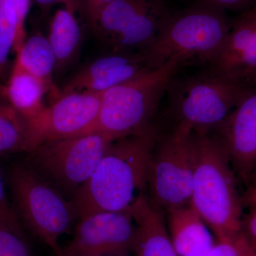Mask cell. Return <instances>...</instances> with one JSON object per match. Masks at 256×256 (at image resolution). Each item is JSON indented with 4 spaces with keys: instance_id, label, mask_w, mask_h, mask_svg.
I'll return each instance as SVG.
<instances>
[{
    "instance_id": "cell-1",
    "label": "cell",
    "mask_w": 256,
    "mask_h": 256,
    "mask_svg": "<svg viewBox=\"0 0 256 256\" xmlns=\"http://www.w3.org/2000/svg\"><path fill=\"white\" fill-rule=\"evenodd\" d=\"M158 134L154 126L110 143L92 176L70 200L78 220L96 212L131 210L148 195V168Z\"/></svg>"
},
{
    "instance_id": "cell-2",
    "label": "cell",
    "mask_w": 256,
    "mask_h": 256,
    "mask_svg": "<svg viewBox=\"0 0 256 256\" xmlns=\"http://www.w3.org/2000/svg\"><path fill=\"white\" fill-rule=\"evenodd\" d=\"M194 168L191 205L217 240L242 234V200L235 172L220 138L192 132Z\"/></svg>"
},
{
    "instance_id": "cell-3",
    "label": "cell",
    "mask_w": 256,
    "mask_h": 256,
    "mask_svg": "<svg viewBox=\"0 0 256 256\" xmlns=\"http://www.w3.org/2000/svg\"><path fill=\"white\" fill-rule=\"evenodd\" d=\"M232 25L223 10L204 4L172 12L154 44L146 50L152 68L178 60L210 66L223 46Z\"/></svg>"
},
{
    "instance_id": "cell-4",
    "label": "cell",
    "mask_w": 256,
    "mask_h": 256,
    "mask_svg": "<svg viewBox=\"0 0 256 256\" xmlns=\"http://www.w3.org/2000/svg\"><path fill=\"white\" fill-rule=\"evenodd\" d=\"M183 67L171 60L102 92L100 114L92 132L112 140L142 134L154 128L152 119L170 82Z\"/></svg>"
},
{
    "instance_id": "cell-5",
    "label": "cell",
    "mask_w": 256,
    "mask_h": 256,
    "mask_svg": "<svg viewBox=\"0 0 256 256\" xmlns=\"http://www.w3.org/2000/svg\"><path fill=\"white\" fill-rule=\"evenodd\" d=\"M166 90L174 126H184L192 132L216 129L252 94L245 82L229 78L210 68L182 78L175 76Z\"/></svg>"
},
{
    "instance_id": "cell-6",
    "label": "cell",
    "mask_w": 256,
    "mask_h": 256,
    "mask_svg": "<svg viewBox=\"0 0 256 256\" xmlns=\"http://www.w3.org/2000/svg\"><path fill=\"white\" fill-rule=\"evenodd\" d=\"M8 183L21 223L60 256V237L70 234L78 220L72 201L37 174L26 160L10 166Z\"/></svg>"
},
{
    "instance_id": "cell-7",
    "label": "cell",
    "mask_w": 256,
    "mask_h": 256,
    "mask_svg": "<svg viewBox=\"0 0 256 256\" xmlns=\"http://www.w3.org/2000/svg\"><path fill=\"white\" fill-rule=\"evenodd\" d=\"M194 156L192 132L174 126L158 134L148 174V196L163 212L191 204Z\"/></svg>"
},
{
    "instance_id": "cell-8",
    "label": "cell",
    "mask_w": 256,
    "mask_h": 256,
    "mask_svg": "<svg viewBox=\"0 0 256 256\" xmlns=\"http://www.w3.org/2000/svg\"><path fill=\"white\" fill-rule=\"evenodd\" d=\"M112 141L97 132L50 141L28 153L26 161L37 174L70 200L92 176Z\"/></svg>"
},
{
    "instance_id": "cell-9",
    "label": "cell",
    "mask_w": 256,
    "mask_h": 256,
    "mask_svg": "<svg viewBox=\"0 0 256 256\" xmlns=\"http://www.w3.org/2000/svg\"><path fill=\"white\" fill-rule=\"evenodd\" d=\"M172 12L164 0H112L94 31L110 52H146Z\"/></svg>"
},
{
    "instance_id": "cell-10",
    "label": "cell",
    "mask_w": 256,
    "mask_h": 256,
    "mask_svg": "<svg viewBox=\"0 0 256 256\" xmlns=\"http://www.w3.org/2000/svg\"><path fill=\"white\" fill-rule=\"evenodd\" d=\"M102 92L62 94L44 106L28 120L26 153L43 143L92 133L100 114Z\"/></svg>"
},
{
    "instance_id": "cell-11",
    "label": "cell",
    "mask_w": 256,
    "mask_h": 256,
    "mask_svg": "<svg viewBox=\"0 0 256 256\" xmlns=\"http://www.w3.org/2000/svg\"><path fill=\"white\" fill-rule=\"evenodd\" d=\"M136 235L132 210L96 212L78 220L60 256H130Z\"/></svg>"
},
{
    "instance_id": "cell-12",
    "label": "cell",
    "mask_w": 256,
    "mask_h": 256,
    "mask_svg": "<svg viewBox=\"0 0 256 256\" xmlns=\"http://www.w3.org/2000/svg\"><path fill=\"white\" fill-rule=\"evenodd\" d=\"M152 70L146 52H110L88 64L62 90L70 92H102Z\"/></svg>"
},
{
    "instance_id": "cell-13",
    "label": "cell",
    "mask_w": 256,
    "mask_h": 256,
    "mask_svg": "<svg viewBox=\"0 0 256 256\" xmlns=\"http://www.w3.org/2000/svg\"><path fill=\"white\" fill-rule=\"evenodd\" d=\"M214 130L234 172L250 180L256 170V94L244 98Z\"/></svg>"
},
{
    "instance_id": "cell-14",
    "label": "cell",
    "mask_w": 256,
    "mask_h": 256,
    "mask_svg": "<svg viewBox=\"0 0 256 256\" xmlns=\"http://www.w3.org/2000/svg\"><path fill=\"white\" fill-rule=\"evenodd\" d=\"M208 68L246 82L256 72V10L242 14L230 26L220 53Z\"/></svg>"
},
{
    "instance_id": "cell-15",
    "label": "cell",
    "mask_w": 256,
    "mask_h": 256,
    "mask_svg": "<svg viewBox=\"0 0 256 256\" xmlns=\"http://www.w3.org/2000/svg\"><path fill=\"white\" fill-rule=\"evenodd\" d=\"M172 244L178 256H205L217 240L191 204L165 212Z\"/></svg>"
},
{
    "instance_id": "cell-16",
    "label": "cell",
    "mask_w": 256,
    "mask_h": 256,
    "mask_svg": "<svg viewBox=\"0 0 256 256\" xmlns=\"http://www.w3.org/2000/svg\"><path fill=\"white\" fill-rule=\"evenodd\" d=\"M137 226L134 256H178L168 233L164 212L144 195L131 208Z\"/></svg>"
},
{
    "instance_id": "cell-17",
    "label": "cell",
    "mask_w": 256,
    "mask_h": 256,
    "mask_svg": "<svg viewBox=\"0 0 256 256\" xmlns=\"http://www.w3.org/2000/svg\"><path fill=\"white\" fill-rule=\"evenodd\" d=\"M75 12L64 6L56 12L50 21L47 38L56 60L55 73L65 72L78 57L82 33Z\"/></svg>"
},
{
    "instance_id": "cell-18",
    "label": "cell",
    "mask_w": 256,
    "mask_h": 256,
    "mask_svg": "<svg viewBox=\"0 0 256 256\" xmlns=\"http://www.w3.org/2000/svg\"><path fill=\"white\" fill-rule=\"evenodd\" d=\"M4 86L10 102L28 120L44 107L43 99L48 88L26 72L16 58Z\"/></svg>"
},
{
    "instance_id": "cell-19",
    "label": "cell",
    "mask_w": 256,
    "mask_h": 256,
    "mask_svg": "<svg viewBox=\"0 0 256 256\" xmlns=\"http://www.w3.org/2000/svg\"><path fill=\"white\" fill-rule=\"evenodd\" d=\"M16 60L26 72L46 86L52 96V102L62 96V90L54 82L56 60L47 37L41 33H36L26 38L16 54Z\"/></svg>"
},
{
    "instance_id": "cell-20",
    "label": "cell",
    "mask_w": 256,
    "mask_h": 256,
    "mask_svg": "<svg viewBox=\"0 0 256 256\" xmlns=\"http://www.w3.org/2000/svg\"><path fill=\"white\" fill-rule=\"evenodd\" d=\"M28 120L12 105L0 84V156L28 151Z\"/></svg>"
},
{
    "instance_id": "cell-21",
    "label": "cell",
    "mask_w": 256,
    "mask_h": 256,
    "mask_svg": "<svg viewBox=\"0 0 256 256\" xmlns=\"http://www.w3.org/2000/svg\"><path fill=\"white\" fill-rule=\"evenodd\" d=\"M18 32L16 12L10 0H0V84H6L12 67L9 56Z\"/></svg>"
},
{
    "instance_id": "cell-22",
    "label": "cell",
    "mask_w": 256,
    "mask_h": 256,
    "mask_svg": "<svg viewBox=\"0 0 256 256\" xmlns=\"http://www.w3.org/2000/svg\"><path fill=\"white\" fill-rule=\"evenodd\" d=\"M0 256H34L24 233L0 224Z\"/></svg>"
},
{
    "instance_id": "cell-23",
    "label": "cell",
    "mask_w": 256,
    "mask_h": 256,
    "mask_svg": "<svg viewBox=\"0 0 256 256\" xmlns=\"http://www.w3.org/2000/svg\"><path fill=\"white\" fill-rule=\"evenodd\" d=\"M250 244L242 233L235 238L217 240L205 256H248Z\"/></svg>"
},
{
    "instance_id": "cell-24",
    "label": "cell",
    "mask_w": 256,
    "mask_h": 256,
    "mask_svg": "<svg viewBox=\"0 0 256 256\" xmlns=\"http://www.w3.org/2000/svg\"><path fill=\"white\" fill-rule=\"evenodd\" d=\"M0 224L14 229L18 232H24L22 225L18 218L12 202L10 201L4 180L0 174Z\"/></svg>"
},
{
    "instance_id": "cell-25",
    "label": "cell",
    "mask_w": 256,
    "mask_h": 256,
    "mask_svg": "<svg viewBox=\"0 0 256 256\" xmlns=\"http://www.w3.org/2000/svg\"><path fill=\"white\" fill-rule=\"evenodd\" d=\"M14 6L18 18V32L14 46L15 53H18L26 38L25 22L28 11H30L31 0H10Z\"/></svg>"
},
{
    "instance_id": "cell-26",
    "label": "cell",
    "mask_w": 256,
    "mask_h": 256,
    "mask_svg": "<svg viewBox=\"0 0 256 256\" xmlns=\"http://www.w3.org/2000/svg\"><path fill=\"white\" fill-rule=\"evenodd\" d=\"M112 0H82V5L88 23L92 30L95 28L99 16Z\"/></svg>"
},
{
    "instance_id": "cell-27",
    "label": "cell",
    "mask_w": 256,
    "mask_h": 256,
    "mask_svg": "<svg viewBox=\"0 0 256 256\" xmlns=\"http://www.w3.org/2000/svg\"><path fill=\"white\" fill-rule=\"evenodd\" d=\"M242 233L252 247L256 249V206L252 207L249 213L242 217Z\"/></svg>"
},
{
    "instance_id": "cell-28",
    "label": "cell",
    "mask_w": 256,
    "mask_h": 256,
    "mask_svg": "<svg viewBox=\"0 0 256 256\" xmlns=\"http://www.w3.org/2000/svg\"><path fill=\"white\" fill-rule=\"evenodd\" d=\"M204 2L213 5L220 10H236L246 6L256 0H203Z\"/></svg>"
},
{
    "instance_id": "cell-29",
    "label": "cell",
    "mask_w": 256,
    "mask_h": 256,
    "mask_svg": "<svg viewBox=\"0 0 256 256\" xmlns=\"http://www.w3.org/2000/svg\"><path fill=\"white\" fill-rule=\"evenodd\" d=\"M35 2L43 10L50 9L55 4H62L65 8L76 11L78 6L76 0H35Z\"/></svg>"
},
{
    "instance_id": "cell-30",
    "label": "cell",
    "mask_w": 256,
    "mask_h": 256,
    "mask_svg": "<svg viewBox=\"0 0 256 256\" xmlns=\"http://www.w3.org/2000/svg\"><path fill=\"white\" fill-rule=\"evenodd\" d=\"M246 200L250 207L256 206V184L250 185V188L247 192Z\"/></svg>"
},
{
    "instance_id": "cell-31",
    "label": "cell",
    "mask_w": 256,
    "mask_h": 256,
    "mask_svg": "<svg viewBox=\"0 0 256 256\" xmlns=\"http://www.w3.org/2000/svg\"><path fill=\"white\" fill-rule=\"evenodd\" d=\"M248 256H256V250L250 245V250H249Z\"/></svg>"
},
{
    "instance_id": "cell-32",
    "label": "cell",
    "mask_w": 256,
    "mask_h": 256,
    "mask_svg": "<svg viewBox=\"0 0 256 256\" xmlns=\"http://www.w3.org/2000/svg\"><path fill=\"white\" fill-rule=\"evenodd\" d=\"M250 180H252V184H256V171L254 172V174H252Z\"/></svg>"
},
{
    "instance_id": "cell-33",
    "label": "cell",
    "mask_w": 256,
    "mask_h": 256,
    "mask_svg": "<svg viewBox=\"0 0 256 256\" xmlns=\"http://www.w3.org/2000/svg\"><path fill=\"white\" fill-rule=\"evenodd\" d=\"M250 80H254L256 82V72L255 73H254V75H252V79Z\"/></svg>"
},
{
    "instance_id": "cell-34",
    "label": "cell",
    "mask_w": 256,
    "mask_h": 256,
    "mask_svg": "<svg viewBox=\"0 0 256 256\" xmlns=\"http://www.w3.org/2000/svg\"><path fill=\"white\" fill-rule=\"evenodd\" d=\"M254 8V9L256 10V4L255 5V6H254V8Z\"/></svg>"
},
{
    "instance_id": "cell-35",
    "label": "cell",
    "mask_w": 256,
    "mask_h": 256,
    "mask_svg": "<svg viewBox=\"0 0 256 256\" xmlns=\"http://www.w3.org/2000/svg\"><path fill=\"white\" fill-rule=\"evenodd\" d=\"M255 250H256V249H255Z\"/></svg>"
}]
</instances>
